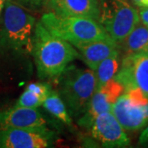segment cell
Segmentation results:
<instances>
[{
  "instance_id": "cell-19",
  "label": "cell",
  "mask_w": 148,
  "mask_h": 148,
  "mask_svg": "<svg viewBox=\"0 0 148 148\" xmlns=\"http://www.w3.org/2000/svg\"><path fill=\"white\" fill-rule=\"evenodd\" d=\"M15 2L22 7L32 9H36L47 4L49 0H15Z\"/></svg>"
},
{
  "instance_id": "cell-22",
  "label": "cell",
  "mask_w": 148,
  "mask_h": 148,
  "mask_svg": "<svg viewBox=\"0 0 148 148\" xmlns=\"http://www.w3.org/2000/svg\"><path fill=\"white\" fill-rule=\"evenodd\" d=\"M133 5L137 6L140 8L148 7V0H130Z\"/></svg>"
},
{
  "instance_id": "cell-14",
  "label": "cell",
  "mask_w": 148,
  "mask_h": 148,
  "mask_svg": "<svg viewBox=\"0 0 148 148\" xmlns=\"http://www.w3.org/2000/svg\"><path fill=\"white\" fill-rule=\"evenodd\" d=\"M126 55L148 53V27L141 21L132 29L125 39L118 44Z\"/></svg>"
},
{
  "instance_id": "cell-8",
  "label": "cell",
  "mask_w": 148,
  "mask_h": 148,
  "mask_svg": "<svg viewBox=\"0 0 148 148\" xmlns=\"http://www.w3.org/2000/svg\"><path fill=\"white\" fill-rule=\"evenodd\" d=\"M90 129L93 138L104 147H125L130 144L125 129L111 111L96 117Z\"/></svg>"
},
{
  "instance_id": "cell-21",
  "label": "cell",
  "mask_w": 148,
  "mask_h": 148,
  "mask_svg": "<svg viewBox=\"0 0 148 148\" xmlns=\"http://www.w3.org/2000/svg\"><path fill=\"white\" fill-rule=\"evenodd\" d=\"M138 143L141 145H148V126L141 133Z\"/></svg>"
},
{
  "instance_id": "cell-16",
  "label": "cell",
  "mask_w": 148,
  "mask_h": 148,
  "mask_svg": "<svg viewBox=\"0 0 148 148\" xmlns=\"http://www.w3.org/2000/svg\"><path fill=\"white\" fill-rule=\"evenodd\" d=\"M42 106L49 114L57 118L60 121L69 126L72 125L71 116L68 112L64 102L57 91L52 90L50 94L48 95L47 98L43 102Z\"/></svg>"
},
{
  "instance_id": "cell-3",
  "label": "cell",
  "mask_w": 148,
  "mask_h": 148,
  "mask_svg": "<svg viewBox=\"0 0 148 148\" xmlns=\"http://www.w3.org/2000/svg\"><path fill=\"white\" fill-rule=\"evenodd\" d=\"M35 17L12 0H6L0 31V46L16 54L32 53Z\"/></svg>"
},
{
  "instance_id": "cell-10",
  "label": "cell",
  "mask_w": 148,
  "mask_h": 148,
  "mask_svg": "<svg viewBox=\"0 0 148 148\" xmlns=\"http://www.w3.org/2000/svg\"><path fill=\"white\" fill-rule=\"evenodd\" d=\"M111 112L127 131L139 130L148 123V104L145 106L133 104L127 93H123L117 99Z\"/></svg>"
},
{
  "instance_id": "cell-11",
  "label": "cell",
  "mask_w": 148,
  "mask_h": 148,
  "mask_svg": "<svg viewBox=\"0 0 148 148\" xmlns=\"http://www.w3.org/2000/svg\"><path fill=\"white\" fill-rule=\"evenodd\" d=\"M8 128L48 129L45 118L37 109L16 106L0 112V131Z\"/></svg>"
},
{
  "instance_id": "cell-20",
  "label": "cell",
  "mask_w": 148,
  "mask_h": 148,
  "mask_svg": "<svg viewBox=\"0 0 148 148\" xmlns=\"http://www.w3.org/2000/svg\"><path fill=\"white\" fill-rule=\"evenodd\" d=\"M138 14H139L140 21L143 24H144L146 27H148V7L140 8V10L138 12Z\"/></svg>"
},
{
  "instance_id": "cell-18",
  "label": "cell",
  "mask_w": 148,
  "mask_h": 148,
  "mask_svg": "<svg viewBox=\"0 0 148 148\" xmlns=\"http://www.w3.org/2000/svg\"><path fill=\"white\" fill-rule=\"evenodd\" d=\"M125 93H127L130 101L135 105L145 106V105L148 104V97L139 89H137V88L131 89V90L126 91Z\"/></svg>"
},
{
  "instance_id": "cell-6",
  "label": "cell",
  "mask_w": 148,
  "mask_h": 148,
  "mask_svg": "<svg viewBox=\"0 0 148 148\" xmlns=\"http://www.w3.org/2000/svg\"><path fill=\"white\" fill-rule=\"evenodd\" d=\"M114 79L123 86L124 92L137 88L148 97V53L125 55Z\"/></svg>"
},
{
  "instance_id": "cell-7",
  "label": "cell",
  "mask_w": 148,
  "mask_h": 148,
  "mask_svg": "<svg viewBox=\"0 0 148 148\" xmlns=\"http://www.w3.org/2000/svg\"><path fill=\"white\" fill-rule=\"evenodd\" d=\"M123 92V86L114 78L97 88L90 99L85 112L79 118L78 125L85 128H90L98 115L111 111L113 105Z\"/></svg>"
},
{
  "instance_id": "cell-17",
  "label": "cell",
  "mask_w": 148,
  "mask_h": 148,
  "mask_svg": "<svg viewBox=\"0 0 148 148\" xmlns=\"http://www.w3.org/2000/svg\"><path fill=\"white\" fill-rule=\"evenodd\" d=\"M44 101H45V99H43L42 97H40L35 92L26 88L24 92L20 95L15 106L37 109L40 106H42Z\"/></svg>"
},
{
  "instance_id": "cell-9",
  "label": "cell",
  "mask_w": 148,
  "mask_h": 148,
  "mask_svg": "<svg viewBox=\"0 0 148 148\" xmlns=\"http://www.w3.org/2000/svg\"><path fill=\"white\" fill-rule=\"evenodd\" d=\"M51 132L32 128H8L0 131V148H45Z\"/></svg>"
},
{
  "instance_id": "cell-1",
  "label": "cell",
  "mask_w": 148,
  "mask_h": 148,
  "mask_svg": "<svg viewBox=\"0 0 148 148\" xmlns=\"http://www.w3.org/2000/svg\"><path fill=\"white\" fill-rule=\"evenodd\" d=\"M32 53L38 76L42 79L56 78L70 63L80 57L73 45L49 33L40 21L33 31Z\"/></svg>"
},
{
  "instance_id": "cell-23",
  "label": "cell",
  "mask_w": 148,
  "mask_h": 148,
  "mask_svg": "<svg viewBox=\"0 0 148 148\" xmlns=\"http://www.w3.org/2000/svg\"><path fill=\"white\" fill-rule=\"evenodd\" d=\"M6 0H0V15L2 13V11L4 8V5H5Z\"/></svg>"
},
{
  "instance_id": "cell-15",
  "label": "cell",
  "mask_w": 148,
  "mask_h": 148,
  "mask_svg": "<svg viewBox=\"0 0 148 148\" xmlns=\"http://www.w3.org/2000/svg\"><path fill=\"white\" fill-rule=\"evenodd\" d=\"M119 69V51L101 61L94 73L96 79V89L114 79ZM95 89V90H96Z\"/></svg>"
},
{
  "instance_id": "cell-12",
  "label": "cell",
  "mask_w": 148,
  "mask_h": 148,
  "mask_svg": "<svg viewBox=\"0 0 148 148\" xmlns=\"http://www.w3.org/2000/svg\"><path fill=\"white\" fill-rule=\"evenodd\" d=\"M50 12L58 16H81L99 19L97 0H49Z\"/></svg>"
},
{
  "instance_id": "cell-4",
  "label": "cell",
  "mask_w": 148,
  "mask_h": 148,
  "mask_svg": "<svg viewBox=\"0 0 148 148\" xmlns=\"http://www.w3.org/2000/svg\"><path fill=\"white\" fill-rule=\"evenodd\" d=\"M40 22L52 35L75 46L81 43L112 39L100 22L81 16H58L49 12L43 15Z\"/></svg>"
},
{
  "instance_id": "cell-2",
  "label": "cell",
  "mask_w": 148,
  "mask_h": 148,
  "mask_svg": "<svg viewBox=\"0 0 148 148\" xmlns=\"http://www.w3.org/2000/svg\"><path fill=\"white\" fill-rule=\"evenodd\" d=\"M56 79L57 92L64 102L70 116L80 118L96 89L94 71L69 65Z\"/></svg>"
},
{
  "instance_id": "cell-13",
  "label": "cell",
  "mask_w": 148,
  "mask_h": 148,
  "mask_svg": "<svg viewBox=\"0 0 148 148\" xmlns=\"http://www.w3.org/2000/svg\"><path fill=\"white\" fill-rule=\"evenodd\" d=\"M74 47L79 53V59L82 60L93 71L96 69L101 61L119 51L118 44L113 39L81 43Z\"/></svg>"
},
{
  "instance_id": "cell-5",
  "label": "cell",
  "mask_w": 148,
  "mask_h": 148,
  "mask_svg": "<svg viewBox=\"0 0 148 148\" xmlns=\"http://www.w3.org/2000/svg\"><path fill=\"white\" fill-rule=\"evenodd\" d=\"M102 27L117 43L122 42L140 21L137 9L127 0H97Z\"/></svg>"
}]
</instances>
